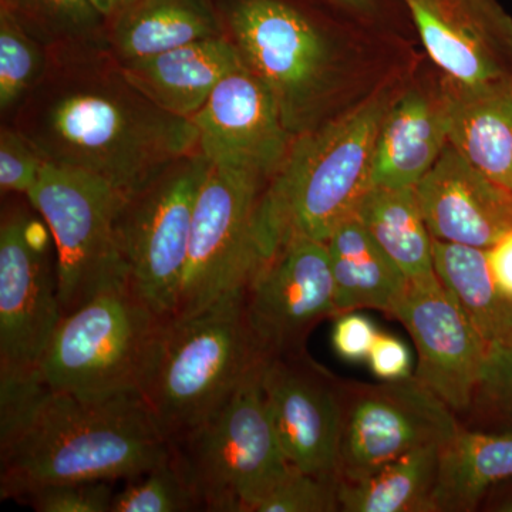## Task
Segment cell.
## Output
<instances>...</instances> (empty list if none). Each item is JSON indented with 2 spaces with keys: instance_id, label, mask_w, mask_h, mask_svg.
<instances>
[{
  "instance_id": "obj_5",
  "label": "cell",
  "mask_w": 512,
  "mask_h": 512,
  "mask_svg": "<svg viewBox=\"0 0 512 512\" xmlns=\"http://www.w3.org/2000/svg\"><path fill=\"white\" fill-rule=\"evenodd\" d=\"M264 365L217 413L173 443L200 511L254 512L255 505L293 470L266 406Z\"/></svg>"
},
{
  "instance_id": "obj_14",
  "label": "cell",
  "mask_w": 512,
  "mask_h": 512,
  "mask_svg": "<svg viewBox=\"0 0 512 512\" xmlns=\"http://www.w3.org/2000/svg\"><path fill=\"white\" fill-rule=\"evenodd\" d=\"M417 350L414 377L453 412L474 402L488 346L436 274L407 282L392 313Z\"/></svg>"
},
{
  "instance_id": "obj_31",
  "label": "cell",
  "mask_w": 512,
  "mask_h": 512,
  "mask_svg": "<svg viewBox=\"0 0 512 512\" xmlns=\"http://www.w3.org/2000/svg\"><path fill=\"white\" fill-rule=\"evenodd\" d=\"M15 12L57 39L90 36L103 19L92 0H20Z\"/></svg>"
},
{
  "instance_id": "obj_8",
  "label": "cell",
  "mask_w": 512,
  "mask_h": 512,
  "mask_svg": "<svg viewBox=\"0 0 512 512\" xmlns=\"http://www.w3.org/2000/svg\"><path fill=\"white\" fill-rule=\"evenodd\" d=\"M127 192L76 168L47 163L28 198L52 232L63 315L127 282L117 222Z\"/></svg>"
},
{
  "instance_id": "obj_34",
  "label": "cell",
  "mask_w": 512,
  "mask_h": 512,
  "mask_svg": "<svg viewBox=\"0 0 512 512\" xmlns=\"http://www.w3.org/2000/svg\"><path fill=\"white\" fill-rule=\"evenodd\" d=\"M476 397L512 427V342L488 349Z\"/></svg>"
},
{
  "instance_id": "obj_35",
  "label": "cell",
  "mask_w": 512,
  "mask_h": 512,
  "mask_svg": "<svg viewBox=\"0 0 512 512\" xmlns=\"http://www.w3.org/2000/svg\"><path fill=\"white\" fill-rule=\"evenodd\" d=\"M379 335L367 316L357 311L339 313L332 330V345L342 359L349 362L367 360Z\"/></svg>"
},
{
  "instance_id": "obj_12",
  "label": "cell",
  "mask_w": 512,
  "mask_h": 512,
  "mask_svg": "<svg viewBox=\"0 0 512 512\" xmlns=\"http://www.w3.org/2000/svg\"><path fill=\"white\" fill-rule=\"evenodd\" d=\"M29 214L3 211L0 222V392L39 380L40 366L63 311L50 252L26 238Z\"/></svg>"
},
{
  "instance_id": "obj_22",
  "label": "cell",
  "mask_w": 512,
  "mask_h": 512,
  "mask_svg": "<svg viewBox=\"0 0 512 512\" xmlns=\"http://www.w3.org/2000/svg\"><path fill=\"white\" fill-rule=\"evenodd\" d=\"M338 315L359 309L392 313L409 279L355 214L326 239Z\"/></svg>"
},
{
  "instance_id": "obj_9",
  "label": "cell",
  "mask_w": 512,
  "mask_h": 512,
  "mask_svg": "<svg viewBox=\"0 0 512 512\" xmlns=\"http://www.w3.org/2000/svg\"><path fill=\"white\" fill-rule=\"evenodd\" d=\"M268 181L251 168L211 163L195 204L173 318L194 315L244 289L261 268L258 214Z\"/></svg>"
},
{
  "instance_id": "obj_19",
  "label": "cell",
  "mask_w": 512,
  "mask_h": 512,
  "mask_svg": "<svg viewBox=\"0 0 512 512\" xmlns=\"http://www.w3.org/2000/svg\"><path fill=\"white\" fill-rule=\"evenodd\" d=\"M448 144L446 87L416 86L392 100L377 134L372 185L416 187Z\"/></svg>"
},
{
  "instance_id": "obj_4",
  "label": "cell",
  "mask_w": 512,
  "mask_h": 512,
  "mask_svg": "<svg viewBox=\"0 0 512 512\" xmlns=\"http://www.w3.org/2000/svg\"><path fill=\"white\" fill-rule=\"evenodd\" d=\"M266 359L238 289L194 315L164 320L138 393L173 444L217 413Z\"/></svg>"
},
{
  "instance_id": "obj_25",
  "label": "cell",
  "mask_w": 512,
  "mask_h": 512,
  "mask_svg": "<svg viewBox=\"0 0 512 512\" xmlns=\"http://www.w3.org/2000/svg\"><path fill=\"white\" fill-rule=\"evenodd\" d=\"M434 271L488 349L512 342V298L495 282L487 249L433 238Z\"/></svg>"
},
{
  "instance_id": "obj_41",
  "label": "cell",
  "mask_w": 512,
  "mask_h": 512,
  "mask_svg": "<svg viewBox=\"0 0 512 512\" xmlns=\"http://www.w3.org/2000/svg\"><path fill=\"white\" fill-rule=\"evenodd\" d=\"M500 511L512 512V500L508 501L504 505H501Z\"/></svg>"
},
{
  "instance_id": "obj_17",
  "label": "cell",
  "mask_w": 512,
  "mask_h": 512,
  "mask_svg": "<svg viewBox=\"0 0 512 512\" xmlns=\"http://www.w3.org/2000/svg\"><path fill=\"white\" fill-rule=\"evenodd\" d=\"M191 120L198 151L210 163L251 168L269 180L295 140L274 96L247 63L215 87Z\"/></svg>"
},
{
  "instance_id": "obj_18",
  "label": "cell",
  "mask_w": 512,
  "mask_h": 512,
  "mask_svg": "<svg viewBox=\"0 0 512 512\" xmlns=\"http://www.w3.org/2000/svg\"><path fill=\"white\" fill-rule=\"evenodd\" d=\"M414 190L431 237L439 241L488 249L512 229V192L450 143Z\"/></svg>"
},
{
  "instance_id": "obj_20",
  "label": "cell",
  "mask_w": 512,
  "mask_h": 512,
  "mask_svg": "<svg viewBox=\"0 0 512 512\" xmlns=\"http://www.w3.org/2000/svg\"><path fill=\"white\" fill-rule=\"evenodd\" d=\"M244 63L234 40L220 36L148 59L120 63V70L151 103L173 116L191 120L215 87Z\"/></svg>"
},
{
  "instance_id": "obj_24",
  "label": "cell",
  "mask_w": 512,
  "mask_h": 512,
  "mask_svg": "<svg viewBox=\"0 0 512 512\" xmlns=\"http://www.w3.org/2000/svg\"><path fill=\"white\" fill-rule=\"evenodd\" d=\"M220 36L224 28L207 0H137L114 18L113 47L127 63Z\"/></svg>"
},
{
  "instance_id": "obj_30",
  "label": "cell",
  "mask_w": 512,
  "mask_h": 512,
  "mask_svg": "<svg viewBox=\"0 0 512 512\" xmlns=\"http://www.w3.org/2000/svg\"><path fill=\"white\" fill-rule=\"evenodd\" d=\"M339 480L320 477L293 468L255 505L254 512L339 511Z\"/></svg>"
},
{
  "instance_id": "obj_1",
  "label": "cell",
  "mask_w": 512,
  "mask_h": 512,
  "mask_svg": "<svg viewBox=\"0 0 512 512\" xmlns=\"http://www.w3.org/2000/svg\"><path fill=\"white\" fill-rule=\"evenodd\" d=\"M141 394L87 397L37 380L0 392V498L45 485L130 480L170 456Z\"/></svg>"
},
{
  "instance_id": "obj_23",
  "label": "cell",
  "mask_w": 512,
  "mask_h": 512,
  "mask_svg": "<svg viewBox=\"0 0 512 512\" xmlns=\"http://www.w3.org/2000/svg\"><path fill=\"white\" fill-rule=\"evenodd\" d=\"M512 477V431L483 433L458 427L441 444L431 512L476 510L488 488Z\"/></svg>"
},
{
  "instance_id": "obj_7",
  "label": "cell",
  "mask_w": 512,
  "mask_h": 512,
  "mask_svg": "<svg viewBox=\"0 0 512 512\" xmlns=\"http://www.w3.org/2000/svg\"><path fill=\"white\" fill-rule=\"evenodd\" d=\"M228 26L292 136L315 127L338 82L335 47L318 20L289 0H235Z\"/></svg>"
},
{
  "instance_id": "obj_38",
  "label": "cell",
  "mask_w": 512,
  "mask_h": 512,
  "mask_svg": "<svg viewBox=\"0 0 512 512\" xmlns=\"http://www.w3.org/2000/svg\"><path fill=\"white\" fill-rule=\"evenodd\" d=\"M323 2L349 18L360 20V22H376L386 15V10L392 3H399V0H323Z\"/></svg>"
},
{
  "instance_id": "obj_33",
  "label": "cell",
  "mask_w": 512,
  "mask_h": 512,
  "mask_svg": "<svg viewBox=\"0 0 512 512\" xmlns=\"http://www.w3.org/2000/svg\"><path fill=\"white\" fill-rule=\"evenodd\" d=\"M47 164L46 158L37 150L19 128H2L0 131V188L2 192H13L28 197Z\"/></svg>"
},
{
  "instance_id": "obj_3",
  "label": "cell",
  "mask_w": 512,
  "mask_h": 512,
  "mask_svg": "<svg viewBox=\"0 0 512 512\" xmlns=\"http://www.w3.org/2000/svg\"><path fill=\"white\" fill-rule=\"evenodd\" d=\"M392 96L379 90L293 140L258 214L262 259L295 238L326 242L372 187L377 134Z\"/></svg>"
},
{
  "instance_id": "obj_21",
  "label": "cell",
  "mask_w": 512,
  "mask_h": 512,
  "mask_svg": "<svg viewBox=\"0 0 512 512\" xmlns=\"http://www.w3.org/2000/svg\"><path fill=\"white\" fill-rule=\"evenodd\" d=\"M448 143L474 167L512 192V84L466 89L443 80Z\"/></svg>"
},
{
  "instance_id": "obj_27",
  "label": "cell",
  "mask_w": 512,
  "mask_h": 512,
  "mask_svg": "<svg viewBox=\"0 0 512 512\" xmlns=\"http://www.w3.org/2000/svg\"><path fill=\"white\" fill-rule=\"evenodd\" d=\"M439 444L416 448L363 480L339 481L340 511L431 512Z\"/></svg>"
},
{
  "instance_id": "obj_16",
  "label": "cell",
  "mask_w": 512,
  "mask_h": 512,
  "mask_svg": "<svg viewBox=\"0 0 512 512\" xmlns=\"http://www.w3.org/2000/svg\"><path fill=\"white\" fill-rule=\"evenodd\" d=\"M262 389L288 463L303 473L338 478L342 394L301 350L268 357Z\"/></svg>"
},
{
  "instance_id": "obj_37",
  "label": "cell",
  "mask_w": 512,
  "mask_h": 512,
  "mask_svg": "<svg viewBox=\"0 0 512 512\" xmlns=\"http://www.w3.org/2000/svg\"><path fill=\"white\" fill-rule=\"evenodd\" d=\"M487 258L495 282L512 298V229L487 249Z\"/></svg>"
},
{
  "instance_id": "obj_28",
  "label": "cell",
  "mask_w": 512,
  "mask_h": 512,
  "mask_svg": "<svg viewBox=\"0 0 512 512\" xmlns=\"http://www.w3.org/2000/svg\"><path fill=\"white\" fill-rule=\"evenodd\" d=\"M46 60L15 10L0 8V109L3 113L22 103L42 82Z\"/></svg>"
},
{
  "instance_id": "obj_32",
  "label": "cell",
  "mask_w": 512,
  "mask_h": 512,
  "mask_svg": "<svg viewBox=\"0 0 512 512\" xmlns=\"http://www.w3.org/2000/svg\"><path fill=\"white\" fill-rule=\"evenodd\" d=\"M114 481H79L45 485L30 491L19 503L39 512H111Z\"/></svg>"
},
{
  "instance_id": "obj_36",
  "label": "cell",
  "mask_w": 512,
  "mask_h": 512,
  "mask_svg": "<svg viewBox=\"0 0 512 512\" xmlns=\"http://www.w3.org/2000/svg\"><path fill=\"white\" fill-rule=\"evenodd\" d=\"M370 369L377 379L383 382L412 377V355L402 340L387 333H379L367 356Z\"/></svg>"
},
{
  "instance_id": "obj_6",
  "label": "cell",
  "mask_w": 512,
  "mask_h": 512,
  "mask_svg": "<svg viewBox=\"0 0 512 512\" xmlns=\"http://www.w3.org/2000/svg\"><path fill=\"white\" fill-rule=\"evenodd\" d=\"M164 320L127 282L104 289L62 316L39 380L56 392L87 399L138 392Z\"/></svg>"
},
{
  "instance_id": "obj_15",
  "label": "cell",
  "mask_w": 512,
  "mask_h": 512,
  "mask_svg": "<svg viewBox=\"0 0 512 512\" xmlns=\"http://www.w3.org/2000/svg\"><path fill=\"white\" fill-rule=\"evenodd\" d=\"M444 79L466 89L512 84V18L498 0H399Z\"/></svg>"
},
{
  "instance_id": "obj_11",
  "label": "cell",
  "mask_w": 512,
  "mask_h": 512,
  "mask_svg": "<svg viewBox=\"0 0 512 512\" xmlns=\"http://www.w3.org/2000/svg\"><path fill=\"white\" fill-rule=\"evenodd\" d=\"M338 480H363L396 458L446 443L458 430L453 410L414 375L360 386L343 396Z\"/></svg>"
},
{
  "instance_id": "obj_29",
  "label": "cell",
  "mask_w": 512,
  "mask_h": 512,
  "mask_svg": "<svg viewBox=\"0 0 512 512\" xmlns=\"http://www.w3.org/2000/svg\"><path fill=\"white\" fill-rule=\"evenodd\" d=\"M200 511L174 448L170 456L140 476L130 478L114 495L111 512Z\"/></svg>"
},
{
  "instance_id": "obj_10",
  "label": "cell",
  "mask_w": 512,
  "mask_h": 512,
  "mask_svg": "<svg viewBox=\"0 0 512 512\" xmlns=\"http://www.w3.org/2000/svg\"><path fill=\"white\" fill-rule=\"evenodd\" d=\"M211 163L200 151L128 194L117 222L127 284L163 319L173 318L195 204Z\"/></svg>"
},
{
  "instance_id": "obj_26",
  "label": "cell",
  "mask_w": 512,
  "mask_h": 512,
  "mask_svg": "<svg viewBox=\"0 0 512 512\" xmlns=\"http://www.w3.org/2000/svg\"><path fill=\"white\" fill-rule=\"evenodd\" d=\"M355 215L409 281L436 274L433 237L420 211L414 187H372Z\"/></svg>"
},
{
  "instance_id": "obj_39",
  "label": "cell",
  "mask_w": 512,
  "mask_h": 512,
  "mask_svg": "<svg viewBox=\"0 0 512 512\" xmlns=\"http://www.w3.org/2000/svg\"><path fill=\"white\" fill-rule=\"evenodd\" d=\"M94 8L103 18H117L120 13L130 8L137 0H92Z\"/></svg>"
},
{
  "instance_id": "obj_2",
  "label": "cell",
  "mask_w": 512,
  "mask_h": 512,
  "mask_svg": "<svg viewBox=\"0 0 512 512\" xmlns=\"http://www.w3.org/2000/svg\"><path fill=\"white\" fill-rule=\"evenodd\" d=\"M35 101L20 131L47 163L76 168L133 194L198 150L192 120L151 103L117 72L74 73Z\"/></svg>"
},
{
  "instance_id": "obj_13",
  "label": "cell",
  "mask_w": 512,
  "mask_h": 512,
  "mask_svg": "<svg viewBox=\"0 0 512 512\" xmlns=\"http://www.w3.org/2000/svg\"><path fill=\"white\" fill-rule=\"evenodd\" d=\"M244 302L249 326L266 356L299 352L313 326L338 315L326 242H286L249 279Z\"/></svg>"
},
{
  "instance_id": "obj_40",
  "label": "cell",
  "mask_w": 512,
  "mask_h": 512,
  "mask_svg": "<svg viewBox=\"0 0 512 512\" xmlns=\"http://www.w3.org/2000/svg\"><path fill=\"white\" fill-rule=\"evenodd\" d=\"M20 0H2L3 6H8V8L15 10L18 8Z\"/></svg>"
}]
</instances>
